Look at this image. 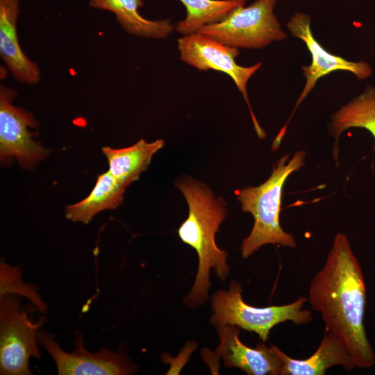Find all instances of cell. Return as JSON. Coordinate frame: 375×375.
Here are the masks:
<instances>
[{
    "mask_svg": "<svg viewBox=\"0 0 375 375\" xmlns=\"http://www.w3.org/2000/svg\"><path fill=\"white\" fill-rule=\"evenodd\" d=\"M286 26L293 37L300 39L306 44L311 55V62L309 65L301 66L306 82L291 115L274 140L272 147L275 149L279 147L297 108L315 87L319 78L335 71L351 72L359 80H365L372 74V68L368 62L348 60L326 50L312 34L310 15L296 12L287 22Z\"/></svg>",
    "mask_w": 375,
    "mask_h": 375,
    "instance_id": "cell-8",
    "label": "cell"
},
{
    "mask_svg": "<svg viewBox=\"0 0 375 375\" xmlns=\"http://www.w3.org/2000/svg\"><path fill=\"white\" fill-rule=\"evenodd\" d=\"M6 294L22 296L28 299L41 312L44 313L47 306L37 289L22 278L21 267L11 266L3 259L0 262V297Z\"/></svg>",
    "mask_w": 375,
    "mask_h": 375,
    "instance_id": "cell-19",
    "label": "cell"
},
{
    "mask_svg": "<svg viewBox=\"0 0 375 375\" xmlns=\"http://www.w3.org/2000/svg\"><path fill=\"white\" fill-rule=\"evenodd\" d=\"M276 0H256L235 10L223 21L197 33L235 48L260 49L288 38L274 12Z\"/></svg>",
    "mask_w": 375,
    "mask_h": 375,
    "instance_id": "cell-5",
    "label": "cell"
},
{
    "mask_svg": "<svg viewBox=\"0 0 375 375\" xmlns=\"http://www.w3.org/2000/svg\"><path fill=\"white\" fill-rule=\"evenodd\" d=\"M91 7L113 12L117 22L128 33L139 37L162 39L174 30L169 19L150 20L142 17L138 8L142 0H90Z\"/></svg>",
    "mask_w": 375,
    "mask_h": 375,
    "instance_id": "cell-15",
    "label": "cell"
},
{
    "mask_svg": "<svg viewBox=\"0 0 375 375\" xmlns=\"http://www.w3.org/2000/svg\"><path fill=\"white\" fill-rule=\"evenodd\" d=\"M164 144L162 140L148 142L140 139L128 147L113 149L104 147L102 151L108 162V172L127 188L138 180L140 174L148 168L153 155Z\"/></svg>",
    "mask_w": 375,
    "mask_h": 375,
    "instance_id": "cell-14",
    "label": "cell"
},
{
    "mask_svg": "<svg viewBox=\"0 0 375 375\" xmlns=\"http://www.w3.org/2000/svg\"><path fill=\"white\" fill-rule=\"evenodd\" d=\"M306 152L296 151L292 158L282 156L273 167L269 177L258 186H248L235 192L243 212L253 217L249 235L241 245L242 258H247L267 244L296 247L294 237L286 233L279 223L283 185L288 176L305 164Z\"/></svg>",
    "mask_w": 375,
    "mask_h": 375,
    "instance_id": "cell-3",
    "label": "cell"
},
{
    "mask_svg": "<svg viewBox=\"0 0 375 375\" xmlns=\"http://www.w3.org/2000/svg\"><path fill=\"white\" fill-rule=\"evenodd\" d=\"M242 288L231 281L228 290H219L212 297L214 314L210 324L216 327L234 325L256 333L262 342L268 339L271 329L286 321L300 325L312 321V312L303 309L308 299L299 297L294 302L283 306L257 308L246 303L242 297Z\"/></svg>",
    "mask_w": 375,
    "mask_h": 375,
    "instance_id": "cell-4",
    "label": "cell"
},
{
    "mask_svg": "<svg viewBox=\"0 0 375 375\" xmlns=\"http://www.w3.org/2000/svg\"><path fill=\"white\" fill-rule=\"evenodd\" d=\"M40 344L53 359L58 375H126L134 373L137 367L124 355L103 349L93 353L83 347L80 333H76L74 349L64 351L53 336L46 331L38 332Z\"/></svg>",
    "mask_w": 375,
    "mask_h": 375,
    "instance_id": "cell-9",
    "label": "cell"
},
{
    "mask_svg": "<svg viewBox=\"0 0 375 375\" xmlns=\"http://www.w3.org/2000/svg\"><path fill=\"white\" fill-rule=\"evenodd\" d=\"M274 347L283 361L280 375H324L327 369L336 365L349 371L356 368L345 344L335 334L328 331L316 351L306 359L292 358L277 347Z\"/></svg>",
    "mask_w": 375,
    "mask_h": 375,
    "instance_id": "cell-13",
    "label": "cell"
},
{
    "mask_svg": "<svg viewBox=\"0 0 375 375\" xmlns=\"http://www.w3.org/2000/svg\"><path fill=\"white\" fill-rule=\"evenodd\" d=\"M18 0H0V55L12 74L27 84L40 80V69L22 51L17 34Z\"/></svg>",
    "mask_w": 375,
    "mask_h": 375,
    "instance_id": "cell-12",
    "label": "cell"
},
{
    "mask_svg": "<svg viewBox=\"0 0 375 375\" xmlns=\"http://www.w3.org/2000/svg\"><path fill=\"white\" fill-rule=\"evenodd\" d=\"M17 295L0 297V374L30 375L29 358L39 359L38 330L46 321L41 317L33 323L21 309Z\"/></svg>",
    "mask_w": 375,
    "mask_h": 375,
    "instance_id": "cell-6",
    "label": "cell"
},
{
    "mask_svg": "<svg viewBox=\"0 0 375 375\" xmlns=\"http://www.w3.org/2000/svg\"><path fill=\"white\" fill-rule=\"evenodd\" d=\"M308 300L326 331L347 347L356 367L375 365V353L364 326L366 287L361 266L346 235L338 233L323 267L312 278Z\"/></svg>",
    "mask_w": 375,
    "mask_h": 375,
    "instance_id": "cell-1",
    "label": "cell"
},
{
    "mask_svg": "<svg viewBox=\"0 0 375 375\" xmlns=\"http://www.w3.org/2000/svg\"><path fill=\"white\" fill-rule=\"evenodd\" d=\"M175 185L184 196L189 209L178 234L184 243L196 250L199 259L194 285L183 300L188 307L195 308L208 299L210 269L222 281L228 276V253L218 248L215 242V235L227 215V206L206 184L193 178L181 177Z\"/></svg>",
    "mask_w": 375,
    "mask_h": 375,
    "instance_id": "cell-2",
    "label": "cell"
},
{
    "mask_svg": "<svg viewBox=\"0 0 375 375\" xmlns=\"http://www.w3.org/2000/svg\"><path fill=\"white\" fill-rule=\"evenodd\" d=\"M15 92L3 85L0 87V156L1 162L15 157L26 168L44 158L49 150L32 138L30 127L36 124L28 112L12 105Z\"/></svg>",
    "mask_w": 375,
    "mask_h": 375,
    "instance_id": "cell-10",
    "label": "cell"
},
{
    "mask_svg": "<svg viewBox=\"0 0 375 375\" xmlns=\"http://www.w3.org/2000/svg\"><path fill=\"white\" fill-rule=\"evenodd\" d=\"M126 187L108 171L97 176L90 194L79 202L65 208L67 219L88 224L99 212L116 208L123 202Z\"/></svg>",
    "mask_w": 375,
    "mask_h": 375,
    "instance_id": "cell-17",
    "label": "cell"
},
{
    "mask_svg": "<svg viewBox=\"0 0 375 375\" xmlns=\"http://www.w3.org/2000/svg\"><path fill=\"white\" fill-rule=\"evenodd\" d=\"M177 42L182 61L198 70L213 69L222 72L233 79L249 107L258 137L264 139L266 133L252 110L247 90L248 81L261 67L262 62H256L249 67L239 65L235 62V58L240 53L238 48L229 47L197 32L183 35Z\"/></svg>",
    "mask_w": 375,
    "mask_h": 375,
    "instance_id": "cell-7",
    "label": "cell"
},
{
    "mask_svg": "<svg viewBox=\"0 0 375 375\" xmlns=\"http://www.w3.org/2000/svg\"><path fill=\"white\" fill-rule=\"evenodd\" d=\"M179 1L185 6L187 15L175 29L183 35L197 33L205 25L220 22L246 4V0Z\"/></svg>",
    "mask_w": 375,
    "mask_h": 375,
    "instance_id": "cell-18",
    "label": "cell"
},
{
    "mask_svg": "<svg viewBox=\"0 0 375 375\" xmlns=\"http://www.w3.org/2000/svg\"><path fill=\"white\" fill-rule=\"evenodd\" d=\"M351 128L369 131L375 140V87L367 85L363 91L333 112L328 124V133L335 140L333 157L338 159V142L342 133Z\"/></svg>",
    "mask_w": 375,
    "mask_h": 375,
    "instance_id": "cell-16",
    "label": "cell"
},
{
    "mask_svg": "<svg viewBox=\"0 0 375 375\" xmlns=\"http://www.w3.org/2000/svg\"><path fill=\"white\" fill-rule=\"evenodd\" d=\"M216 328L220 343L215 353L226 367H236L249 375H280L283 361L274 345L267 347L262 342L250 348L240 340V327L226 324Z\"/></svg>",
    "mask_w": 375,
    "mask_h": 375,
    "instance_id": "cell-11",
    "label": "cell"
}]
</instances>
